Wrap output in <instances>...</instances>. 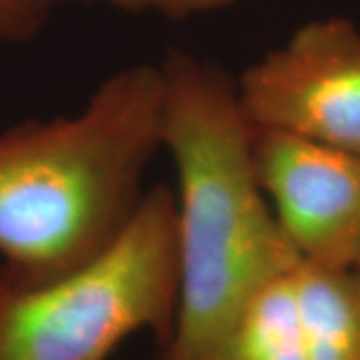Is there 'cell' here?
<instances>
[{"instance_id": "obj_10", "label": "cell", "mask_w": 360, "mask_h": 360, "mask_svg": "<svg viewBox=\"0 0 360 360\" xmlns=\"http://www.w3.org/2000/svg\"><path fill=\"white\" fill-rule=\"evenodd\" d=\"M354 269L360 272V252H359V258H356V262H354Z\"/></svg>"}, {"instance_id": "obj_4", "label": "cell", "mask_w": 360, "mask_h": 360, "mask_svg": "<svg viewBox=\"0 0 360 360\" xmlns=\"http://www.w3.org/2000/svg\"><path fill=\"white\" fill-rule=\"evenodd\" d=\"M257 129L283 130L360 156V30L319 18L262 54L236 78Z\"/></svg>"}, {"instance_id": "obj_1", "label": "cell", "mask_w": 360, "mask_h": 360, "mask_svg": "<svg viewBox=\"0 0 360 360\" xmlns=\"http://www.w3.org/2000/svg\"><path fill=\"white\" fill-rule=\"evenodd\" d=\"M160 142L176 170L179 300L158 360H222L232 328L262 286L302 260L258 184L255 124L236 78L182 49L158 60Z\"/></svg>"}, {"instance_id": "obj_7", "label": "cell", "mask_w": 360, "mask_h": 360, "mask_svg": "<svg viewBox=\"0 0 360 360\" xmlns=\"http://www.w3.org/2000/svg\"><path fill=\"white\" fill-rule=\"evenodd\" d=\"M222 360H307L292 270L270 281L248 300Z\"/></svg>"}, {"instance_id": "obj_6", "label": "cell", "mask_w": 360, "mask_h": 360, "mask_svg": "<svg viewBox=\"0 0 360 360\" xmlns=\"http://www.w3.org/2000/svg\"><path fill=\"white\" fill-rule=\"evenodd\" d=\"M307 360H360V272L300 260L292 269Z\"/></svg>"}, {"instance_id": "obj_9", "label": "cell", "mask_w": 360, "mask_h": 360, "mask_svg": "<svg viewBox=\"0 0 360 360\" xmlns=\"http://www.w3.org/2000/svg\"><path fill=\"white\" fill-rule=\"evenodd\" d=\"M58 2H98L118 11L139 14H158L168 20H188L236 6L243 0H56Z\"/></svg>"}, {"instance_id": "obj_8", "label": "cell", "mask_w": 360, "mask_h": 360, "mask_svg": "<svg viewBox=\"0 0 360 360\" xmlns=\"http://www.w3.org/2000/svg\"><path fill=\"white\" fill-rule=\"evenodd\" d=\"M56 0H0V44L37 39Z\"/></svg>"}, {"instance_id": "obj_2", "label": "cell", "mask_w": 360, "mask_h": 360, "mask_svg": "<svg viewBox=\"0 0 360 360\" xmlns=\"http://www.w3.org/2000/svg\"><path fill=\"white\" fill-rule=\"evenodd\" d=\"M158 63L116 68L75 115L0 132V269L44 281L115 240L144 198L160 142Z\"/></svg>"}, {"instance_id": "obj_5", "label": "cell", "mask_w": 360, "mask_h": 360, "mask_svg": "<svg viewBox=\"0 0 360 360\" xmlns=\"http://www.w3.org/2000/svg\"><path fill=\"white\" fill-rule=\"evenodd\" d=\"M252 162L296 255L321 266L354 269L360 252V156L255 127Z\"/></svg>"}, {"instance_id": "obj_3", "label": "cell", "mask_w": 360, "mask_h": 360, "mask_svg": "<svg viewBox=\"0 0 360 360\" xmlns=\"http://www.w3.org/2000/svg\"><path fill=\"white\" fill-rule=\"evenodd\" d=\"M179 300L174 191L148 188L110 245L65 274L0 269V360H108L129 336L162 347Z\"/></svg>"}]
</instances>
